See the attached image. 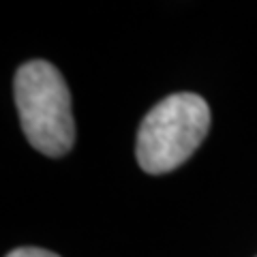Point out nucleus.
I'll list each match as a JSON object with an SVG mask.
<instances>
[{
  "mask_svg": "<svg viewBox=\"0 0 257 257\" xmlns=\"http://www.w3.org/2000/svg\"><path fill=\"white\" fill-rule=\"evenodd\" d=\"M22 131L32 148L47 157H62L75 142L71 92L60 71L47 60L22 64L13 79Z\"/></svg>",
  "mask_w": 257,
  "mask_h": 257,
  "instance_id": "obj_1",
  "label": "nucleus"
},
{
  "mask_svg": "<svg viewBox=\"0 0 257 257\" xmlns=\"http://www.w3.org/2000/svg\"><path fill=\"white\" fill-rule=\"evenodd\" d=\"M210 128V107L199 94L176 92L157 103L142 120L135 157L146 174H167L180 167L204 142Z\"/></svg>",
  "mask_w": 257,
  "mask_h": 257,
  "instance_id": "obj_2",
  "label": "nucleus"
},
{
  "mask_svg": "<svg viewBox=\"0 0 257 257\" xmlns=\"http://www.w3.org/2000/svg\"><path fill=\"white\" fill-rule=\"evenodd\" d=\"M7 257H60L52 251H45V248H37V246H22V248H15Z\"/></svg>",
  "mask_w": 257,
  "mask_h": 257,
  "instance_id": "obj_3",
  "label": "nucleus"
}]
</instances>
